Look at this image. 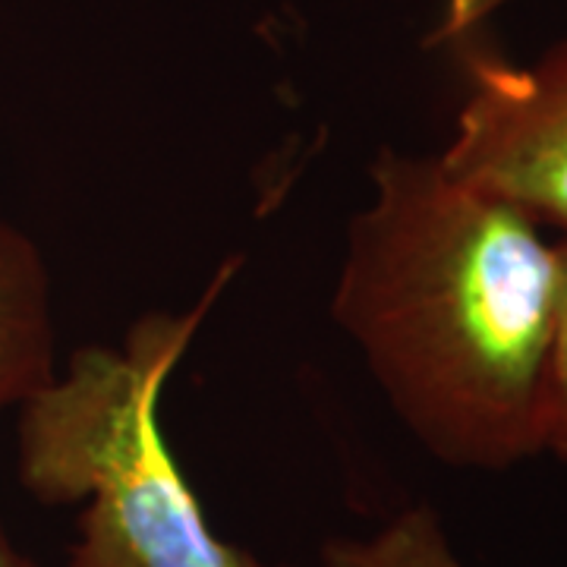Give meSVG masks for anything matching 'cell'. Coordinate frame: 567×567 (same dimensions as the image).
<instances>
[{"mask_svg":"<svg viewBox=\"0 0 567 567\" xmlns=\"http://www.w3.org/2000/svg\"><path fill=\"white\" fill-rule=\"evenodd\" d=\"M322 567H464L432 507H410L369 539H328Z\"/></svg>","mask_w":567,"mask_h":567,"instance_id":"cell-5","label":"cell"},{"mask_svg":"<svg viewBox=\"0 0 567 567\" xmlns=\"http://www.w3.org/2000/svg\"><path fill=\"white\" fill-rule=\"evenodd\" d=\"M505 3L511 0H445L442 22L432 32V44H461Z\"/></svg>","mask_w":567,"mask_h":567,"instance_id":"cell-7","label":"cell"},{"mask_svg":"<svg viewBox=\"0 0 567 567\" xmlns=\"http://www.w3.org/2000/svg\"><path fill=\"white\" fill-rule=\"evenodd\" d=\"M470 92L439 162L567 234V41L529 66L466 54Z\"/></svg>","mask_w":567,"mask_h":567,"instance_id":"cell-3","label":"cell"},{"mask_svg":"<svg viewBox=\"0 0 567 567\" xmlns=\"http://www.w3.org/2000/svg\"><path fill=\"white\" fill-rule=\"evenodd\" d=\"M240 259L183 312H148L121 347L89 344L20 404V483L85 502L70 567H271L208 527L162 432V394Z\"/></svg>","mask_w":567,"mask_h":567,"instance_id":"cell-2","label":"cell"},{"mask_svg":"<svg viewBox=\"0 0 567 567\" xmlns=\"http://www.w3.org/2000/svg\"><path fill=\"white\" fill-rule=\"evenodd\" d=\"M51 278L29 234L0 221V413L25 404L58 372Z\"/></svg>","mask_w":567,"mask_h":567,"instance_id":"cell-4","label":"cell"},{"mask_svg":"<svg viewBox=\"0 0 567 567\" xmlns=\"http://www.w3.org/2000/svg\"><path fill=\"white\" fill-rule=\"evenodd\" d=\"M0 567H41L39 561H32V558L10 539V533L3 529V524H0Z\"/></svg>","mask_w":567,"mask_h":567,"instance_id":"cell-8","label":"cell"},{"mask_svg":"<svg viewBox=\"0 0 567 567\" xmlns=\"http://www.w3.org/2000/svg\"><path fill=\"white\" fill-rule=\"evenodd\" d=\"M558 259H561V278H558L546 375V451L567 464V234L565 240H558Z\"/></svg>","mask_w":567,"mask_h":567,"instance_id":"cell-6","label":"cell"},{"mask_svg":"<svg viewBox=\"0 0 567 567\" xmlns=\"http://www.w3.org/2000/svg\"><path fill=\"white\" fill-rule=\"evenodd\" d=\"M331 316L429 454L507 470L546 451L561 259L543 224L439 158L382 148Z\"/></svg>","mask_w":567,"mask_h":567,"instance_id":"cell-1","label":"cell"}]
</instances>
